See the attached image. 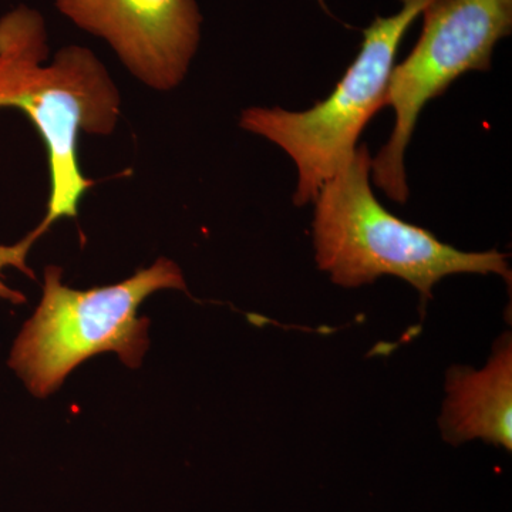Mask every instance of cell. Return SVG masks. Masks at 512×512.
I'll return each instance as SVG.
<instances>
[{
    "instance_id": "7a4b0ae2",
    "label": "cell",
    "mask_w": 512,
    "mask_h": 512,
    "mask_svg": "<svg viewBox=\"0 0 512 512\" xmlns=\"http://www.w3.org/2000/svg\"><path fill=\"white\" fill-rule=\"evenodd\" d=\"M372 157L366 144L320 188L312 237L316 264L343 288L396 276L413 286L423 301L446 276L498 275L511 285L508 256L466 252L444 244L427 229L397 218L377 201L370 187Z\"/></svg>"
},
{
    "instance_id": "6da1fadb",
    "label": "cell",
    "mask_w": 512,
    "mask_h": 512,
    "mask_svg": "<svg viewBox=\"0 0 512 512\" xmlns=\"http://www.w3.org/2000/svg\"><path fill=\"white\" fill-rule=\"evenodd\" d=\"M45 19L29 6L0 18V109L22 110L47 151L50 194L36 229L16 244L28 255L56 221L76 218L94 181L84 177L77 156L80 133L109 136L120 117L119 89L99 57L82 46H66L50 64Z\"/></svg>"
},
{
    "instance_id": "5b68a950",
    "label": "cell",
    "mask_w": 512,
    "mask_h": 512,
    "mask_svg": "<svg viewBox=\"0 0 512 512\" xmlns=\"http://www.w3.org/2000/svg\"><path fill=\"white\" fill-rule=\"evenodd\" d=\"M416 46L393 67L383 107H392V136L372 158V181L390 200L406 204L407 146L423 107L458 77L490 70L495 46L512 32V0H433Z\"/></svg>"
},
{
    "instance_id": "3957f363",
    "label": "cell",
    "mask_w": 512,
    "mask_h": 512,
    "mask_svg": "<svg viewBox=\"0 0 512 512\" xmlns=\"http://www.w3.org/2000/svg\"><path fill=\"white\" fill-rule=\"evenodd\" d=\"M59 266H47L45 285L35 315L13 345L9 366L32 394L45 399L84 360L113 352L137 369L150 348V320L137 311L161 289L187 291L180 266L160 258L131 278L103 288L76 291L62 282Z\"/></svg>"
},
{
    "instance_id": "8992f818",
    "label": "cell",
    "mask_w": 512,
    "mask_h": 512,
    "mask_svg": "<svg viewBox=\"0 0 512 512\" xmlns=\"http://www.w3.org/2000/svg\"><path fill=\"white\" fill-rule=\"evenodd\" d=\"M77 28L106 40L136 79L157 92L180 86L201 40L197 0H55Z\"/></svg>"
},
{
    "instance_id": "52a82bcc",
    "label": "cell",
    "mask_w": 512,
    "mask_h": 512,
    "mask_svg": "<svg viewBox=\"0 0 512 512\" xmlns=\"http://www.w3.org/2000/svg\"><path fill=\"white\" fill-rule=\"evenodd\" d=\"M439 424L447 443L483 440L512 448V340L505 333L483 369L450 367Z\"/></svg>"
},
{
    "instance_id": "277c9868",
    "label": "cell",
    "mask_w": 512,
    "mask_h": 512,
    "mask_svg": "<svg viewBox=\"0 0 512 512\" xmlns=\"http://www.w3.org/2000/svg\"><path fill=\"white\" fill-rule=\"evenodd\" d=\"M402 8L379 16L363 30V43L328 99L305 111L251 107L239 124L266 138L292 158L298 170L293 202L315 201L323 184L338 173L357 148L360 134L382 109L387 84L403 37L433 0H400Z\"/></svg>"
}]
</instances>
